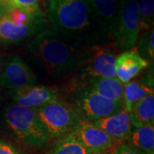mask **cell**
<instances>
[{
  "label": "cell",
  "mask_w": 154,
  "mask_h": 154,
  "mask_svg": "<svg viewBox=\"0 0 154 154\" xmlns=\"http://www.w3.org/2000/svg\"><path fill=\"white\" fill-rule=\"evenodd\" d=\"M93 46L48 28L32 38L28 49L41 63L48 75L57 78L81 69L92 55Z\"/></svg>",
  "instance_id": "1"
},
{
  "label": "cell",
  "mask_w": 154,
  "mask_h": 154,
  "mask_svg": "<svg viewBox=\"0 0 154 154\" xmlns=\"http://www.w3.org/2000/svg\"><path fill=\"white\" fill-rule=\"evenodd\" d=\"M45 16L51 30L80 43L108 42L88 0H47Z\"/></svg>",
  "instance_id": "2"
},
{
  "label": "cell",
  "mask_w": 154,
  "mask_h": 154,
  "mask_svg": "<svg viewBox=\"0 0 154 154\" xmlns=\"http://www.w3.org/2000/svg\"><path fill=\"white\" fill-rule=\"evenodd\" d=\"M46 22L40 7L6 8L0 17V42L15 45L33 38L45 30Z\"/></svg>",
  "instance_id": "3"
},
{
  "label": "cell",
  "mask_w": 154,
  "mask_h": 154,
  "mask_svg": "<svg viewBox=\"0 0 154 154\" xmlns=\"http://www.w3.org/2000/svg\"><path fill=\"white\" fill-rule=\"evenodd\" d=\"M4 119L12 134L19 142L26 146L43 148L51 140L36 109L12 104L5 109Z\"/></svg>",
  "instance_id": "4"
},
{
  "label": "cell",
  "mask_w": 154,
  "mask_h": 154,
  "mask_svg": "<svg viewBox=\"0 0 154 154\" xmlns=\"http://www.w3.org/2000/svg\"><path fill=\"white\" fill-rule=\"evenodd\" d=\"M36 110L51 139L62 140L65 138L76 129L82 121L74 106L60 99Z\"/></svg>",
  "instance_id": "5"
},
{
  "label": "cell",
  "mask_w": 154,
  "mask_h": 154,
  "mask_svg": "<svg viewBox=\"0 0 154 154\" xmlns=\"http://www.w3.org/2000/svg\"><path fill=\"white\" fill-rule=\"evenodd\" d=\"M139 37V17L135 0H121L110 43L117 51H125L135 47Z\"/></svg>",
  "instance_id": "6"
},
{
  "label": "cell",
  "mask_w": 154,
  "mask_h": 154,
  "mask_svg": "<svg viewBox=\"0 0 154 154\" xmlns=\"http://www.w3.org/2000/svg\"><path fill=\"white\" fill-rule=\"evenodd\" d=\"M73 105L82 120L94 122L113 115L123 108L116 103L86 88H73Z\"/></svg>",
  "instance_id": "7"
},
{
  "label": "cell",
  "mask_w": 154,
  "mask_h": 154,
  "mask_svg": "<svg viewBox=\"0 0 154 154\" xmlns=\"http://www.w3.org/2000/svg\"><path fill=\"white\" fill-rule=\"evenodd\" d=\"M116 51H117L110 43L94 45L90 58L78 70L74 82H83L94 78H116Z\"/></svg>",
  "instance_id": "8"
},
{
  "label": "cell",
  "mask_w": 154,
  "mask_h": 154,
  "mask_svg": "<svg viewBox=\"0 0 154 154\" xmlns=\"http://www.w3.org/2000/svg\"><path fill=\"white\" fill-rule=\"evenodd\" d=\"M37 77L30 67L18 56L13 55L9 57L0 73V86L5 88L8 94L37 85Z\"/></svg>",
  "instance_id": "9"
},
{
  "label": "cell",
  "mask_w": 154,
  "mask_h": 154,
  "mask_svg": "<svg viewBox=\"0 0 154 154\" xmlns=\"http://www.w3.org/2000/svg\"><path fill=\"white\" fill-rule=\"evenodd\" d=\"M72 134L90 154H110L116 146L105 131L91 122L82 120Z\"/></svg>",
  "instance_id": "10"
},
{
  "label": "cell",
  "mask_w": 154,
  "mask_h": 154,
  "mask_svg": "<svg viewBox=\"0 0 154 154\" xmlns=\"http://www.w3.org/2000/svg\"><path fill=\"white\" fill-rule=\"evenodd\" d=\"M8 94L15 105L30 109H38L59 99L55 88L38 85L26 87Z\"/></svg>",
  "instance_id": "11"
},
{
  "label": "cell",
  "mask_w": 154,
  "mask_h": 154,
  "mask_svg": "<svg viewBox=\"0 0 154 154\" xmlns=\"http://www.w3.org/2000/svg\"><path fill=\"white\" fill-rule=\"evenodd\" d=\"M148 66V62L139 55L135 48L122 51L116 58V78L124 85L140 75Z\"/></svg>",
  "instance_id": "12"
},
{
  "label": "cell",
  "mask_w": 154,
  "mask_h": 154,
  "mask_svg": "<svg viewBox=\"0 0 154 154\" xmlns=\"http://www.w3.org/2000/svg\"><path fill=\"white\" fill-rule=\"evenodd\" d=\"M91 122L105 131L114 140L116 146L125 142L133 128L129 113L124 107L113 115Z\"/></svg>",
  "instance_id": "13"
},
{
  "label": "cell",
  "mask_w": 154,
  "mask_h": 154,
  "mask_svg": "<svg viewBox=\"0 0 154 154\" xmlns=\"http://www.w3.org/2000/svg\"><path fill=\"white\" fill-rule=\"evenodd\" d=\"M99 26L108 42L114 30L120 10L121 0H88Z\"/></svg>",
  "instance_id": "14"
},
{
  "label": "cell",
  "mask_w": 154,
  "mask_h": 154,
  "mask_svg": "<svg viewBox=\"0 0 154 154\" xmlns=\"http://www.w3.org/2000/svg\"><path fill=\"white\" fill-rule=\"evenodd\" d=\"M73 88H86L106 99L123 105V84L116 78H94L74 82Z\"/></svg>",
  "instance_id": "15"
},
{
  "label": "cell",
  "mask_w": 154,
  "mask_h": 154,
  "mask_svg": "<svg viewBox=\"0 0 154 154\" xmlns=\"http://www.w3.org/2000/svg\"><path fill=\"white\" fill-rule=\"evenodd\" d=\"M154 94L152 70L143 78L123 85V107L129 113L134 105L149 94Z\"/></svg>",
  "instance_id": "16"
},
{
  "label": "cell",
  "mask_w": 154,
  "mask_h": 154,
  "mask_svg": "<svg viewBox=\"0 0 154 154\" xmlns=\"http://www.w3.org/2000/svg\"><path fill=\"white\" fill-rule=\"evenodd\" d=\"M141 154H154V123L134 128L125 140Z\"/></svg>",
  "instance_id": "17"
},
{
  "label": "cell",
  "mask_w": 154,
  "mask_h": 154,
  "mask_svg": "<svg viewBox=\"0 0 154 154\" xmlns=\"http://www.w3.org/2000/svg\"><path fill=\"white\" fill-rule=\"evenodd\" d=\"M129 116L133 128L154 123V94L138 101L129 112Z\"/></svg>",
  "instance_id": "18"
},
{
  "label": "cell",
  "mask_w": 154,
  "mask_h": 154,
  "mask_svg": "<svg viewBox=\"0 0 154 154\" xmlns=\"http://www.w3.org/2000/svg\"><path fill=\"white\" fill-rule=\"evenodd\" d=\"M140 34L153 28L154 0H135Z\"/></svg>",
  "instance_id": "19"
},
{
  "label": "cell",
  "mask_w": 154,
  "mask_h": 154,
  "mask_svg": "<svg viewBox=\"0 0 154 154\" xmlns=\"http://www.w3.org/2000/svg\"><path fill=\"white\" fill-rule=\"evenodd\" d=\"M47 154H90L87 149L77 140L73 134L59 140Z\"/></svg>",
  "instance_id": "20"
},
{
  "label": "cell",
  "mask_w": 154,
  "mask_h": 154,
  "mask_svg": "<svg viewBox=\"0 0 154 154\" xmlns=\"http://www.w3.org/2000/svg\"><path fill=\"white\" fill-rule=\"evenodd\" d=\"M136 48L139 55L144 59L153 64L154 59V30L153 28L140 34L136 43Z\"/></svg>",
  "instance_id": "21"
},
{
  "label": "cell",
  "mask_w": 154,
  "mask_h": 154,
  "mask_svg": "<svg viewBox=\"0 0 154 154\" xmlns=\"http://www.w3.org/2000/svg\"><path fill=\"white\" fill-rule=\"evenodd\" d=\"M40 0H11L6 8H21V9H33L39 7Z\"/></svg>",
  "instance_id": "22"
},
{
  "label": "cell",
  "mask_w": 154,
  "mask_h": 154,
  "mask_svg": "<svg viewBox=\"0 0 154 154\" xmlns=\"http://www.w3.org/2000/svg\"><path fill=\"white\" fill-rule=\"evenodd\" d=\"M110 154H141L134 148H133L131 146H129L126 142H122L117 146H116L115 148L111 152Z\"/></svg>",
  "instance_id": "23"
},
{
  "label": "cell",
  "mask_w": 154,
  "mask_h": 154,
  "mask_svg": "<svg viewBox=\"0 0 154 154\" xmlns=\"http://www.w3.org/2000/svg\"><path fill=\"white\" fill-rule=\"evenodd\" d=\"M0 154H22V152L10 142L0 140Z\"/></svg>",
  "instance_id": "24"
},
{
  "label": "cell",
  "mask_w": 154,
  "mask_h": 154,
  "mask_svg": "<svg viewBox=\"0 0 154 154\" xmlns=\"http://www.w3.org/2000/svg\"><path fill=\"white\" fill-rule=\"evenodd\" d=\"M10 1H11V0H2V2H3V5H5V9H6V5H8V3H9Z\"/></svg>",
  "instance_id": "25"
},
{
  "label": "cell",
  "mask_w": 154,
  "mask_h": 154,
  "mask_svg": "<svg viewBox=\"0 0 154 154\" xmlns=\"http://www.w3.org/2000/svg\"><path fill=\"white\" fill-rule=\"evenodd\" d=\"M0 8H1V9H4V10H6L5 5H3V2H2V0H0Z\"/></svg>",
  "instance_id": "26"
},
{
  "label": "cell",
  "mask_w": 154,
  "mask_h": 154,
  "mask_svg": "<svg viewBox=\"0 0 154 154\" xmlns=\"http://www.w3.org/2000/svg\"><path fill=\"white\" fill-rule=\"evenodd\" d=\"M1 68H2V56H1V53H0V73H1Z\"/></svg>",
  "instance_id": "27"
},
{
  "label": "cell",
  "mask_w": 154,
  "mask_h": 154,
  "mask_svg": "<svg viewBox=\"0 0 154 154\" xmlns=\"http://www.w3.org/2000/svg\"><path fill=\"white\" fill-rule=\"evenodd\" d=\"M5 11V10H4V9H1V8H0V17H1V15H2Z\"/></svg>",
  "instance_id": "28"
}]
</instances>
